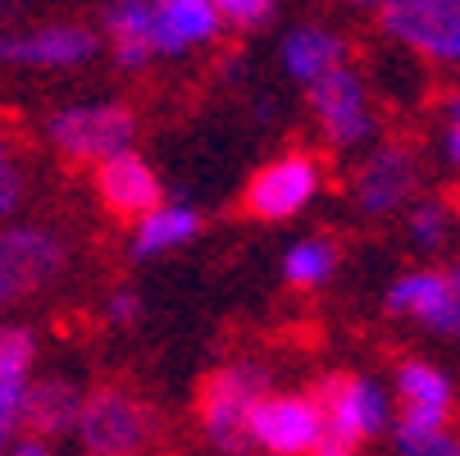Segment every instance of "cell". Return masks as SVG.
<instances>
[{
	"label": "cell",
	"mask_w": 460,
	"mask_h": 456,
	"mask_svg": "<svg viewBox=\"0 0 460 456\" xmlns=\"http://www.w3.org/2000/svg\"><path fill=\"white\" fill-rule=\"evenodd\" d=\"M265 398V374L251 365H224L196 383V420L219 452L242 456L251 447V407Z\"/></svg>",
	"instance_id": "1"
},
{
	"label": "cell",
	"mask_w": 460,
	"mask_h": 456,
	"mask_svg": "<svg viewBox=\"0 0 460 456\" xmlns=\"http://www.w3.org/2000/svg\"><path fill=\"white\" fill-rule=\"evenodd\" d=\"M155 411L128 388H101L78 411V434L92 456H137L155 443Z\"/></svg>",
	"instance_id": "2"
},
{
	"label": "cell",
	"mask_w": 460,
	"mask_h": 456,
	"mask_svg": "<svg viewBox=\"0 0 460 456\" xmlns=\"http://www.w3.org/2000/svg\"><path fill=\"white\" fill-rule=\"evenodd\" d=\"M137 133V114L123 105H74L50 119V142L74 165H101L119 151H128Z\"/></svg>",
	"instance_id": "3"
},
{
	"label": "cell",
	"mask_w": 460,
	"mask_h": 456,
	"mask_svg": "<svg viewBox=\"0 0 460 456\" xmlns=\"http://www.w3.org/2000/svg\"><path fill=\"white\" fill-rule=\"evenodd\" d=\"M69 265V246L46 228H0V306L32 297Z\"/></svg>",
	"instance_id": "4"
},
{
	"label": "cell",
	"mask_w": 460,
	"mask_h": 456,
	"mask_svg": "<svg viewBox=\"0 0 460 456\" xmlns=\"http://www.w3.org/2000/svg\"><path fill=\"white\" fill-rule=\"evenodd\" d=\"M378 23L420 55L460 64V0H383Z\"/></svg>",
	"instance_id": "5"
},
{
	"label": "cell",
	"mask_w": 460,
	"mask_h": 456,
	"mask_svg": "<svg viewBox=\"0 0 460 456\" xmlns=\"http://www.w3.org/2000/svg\"><path fill=\"white\" fill-rule=\"evenodd\" d=\"M314 407L323 416V429L333 434V443H347V447L374 438L383 429V420H387L383 393L360 374H328V379H319Z\"/></svg>",
	"instance_id": "6"
},
{
	"label": "cell",
	"mask_w": 460,
	"mask_h": 456,
	"mask_svg": "<svg viewBox=\"0 0 460 456\" xmlns=\"http://www.w3.org/2000/svg\"><path fill=\"white\" fill-rule=\"evenodd\" d=\"M314 187H319V165L301 151L265 165L242 192V215L251 219H288L296 215L310 197H314Z\"/></svg>",
	"instance_id": "7"
},
{
	"label": "cell",
	"mask_w": 460,
	"mask_h": 456,
	"mask_svg": "<svg viewBox=\"0 0 460 456\" xmlns=\"http://www.w3.org/2000/svg\"><path fill=\"white\" fill-rule=\"evenodd\" d=\"M323 438V416L314 398H260L251 407V443L279 456H305Z\"/></svg>",
	"instance_id": "8"
},
{
	"label": "cell",
	"mask_w": 460,
	"mask_h": 456,
	"mask_svg": "<svg viewBox=\"0 0 460 456\" xmlns=\"http://www.w3.org/2000/svg\"><path fill=\"white\" fill-rule=\"evenodd\" d=\"M310 105L314 119L323 123V133L333 138L338 147H351L369 133V105H365V87L351 69H328L323 78L310 83Z\"/></svg>",
	"instance_id": "9"
},
{
	"label": "cell",
	"mask_w": 460,
	"mask_h": 456,
	"mask_svg": "<svg viewBox=\"0 0 460 456\" xmlns=\"http://www.w3.org/2000/svg\"><path fill=\"white\" fill-rule=\"evenodd\" d=\"M96 192L114 219H146L151 210H160V183L155 174L133 156V151H119L110 160H101L96 169Z\"/></svg>",
	"instance_id": "10"
},
{
	"label": "cell",
	"mask_w": 460,
	"mask_h": 456,
	"mask_svg": "<svg viewBox=\"0 0 460 456\" xmlns=\"http://www.w3.org/2000/svg\"><path fill=\"white\" fill-rule=\"evenodd\" d=\"M411 192H415V156L406 147H383L356 174V197H360V210L365 215L397 210Z\"/></svg>",
	"instance_id": "11"
},
{
	"label": "cell",
	"mask_w": 460,
	"mask_h": 456,
	"mask_svg": "<svg viewBox=\"0 0 460 456\" xmlns=\"http://www.w3.org/2000/svg\"><path fill=\"white\" fill-rule=\"evenodd\" d=\"M387 306L402 315H420L438 334H460V292L451 274H411L387 292Z\"/></svg>",
	"instance_id": "12"
},
{
	"label": "cell",
	"mask_w": 460,
	"mask_h": 456,
	"mask_svg": "<svg viewBox=\"0 0 460 456\" xmlns=\"http://www.w3.org/2000/svg\"><path fill=\"white\" fill-rule=\"evenodd\" d=\"M105 32L114 41V55L123 69H142L155 50L160 32V0H110L105 10Z\"/></svg>",
	"instance_id": "13"
},
{
	"label": "cell",
	"mask_w": 460,
	"mask_h": 456,
	"mask_svg": "<svg viewBox=\"0 0 460 456\" xmlns=\"http://www.w3.org/2000/svg\"><path fill=\"white\" fill-rule=\"evenodd\" d=\"M87 55H96V32L87 28H41L28 37H0V59H10V64L59 69V64H83Z\"/></svg>",
	"instance_id": "14"
},
{
	"label": "cell",
	"mask_w": 460,
	"mask_h": 456,
	"mask_svg": "<svg viewBox=\"0 0 460 456\" xmlns=\"http://www.w3.org/2000/svg\"><path fill=\"white\" fill-rule=\"evenodd\" d=\"M78 411H83V398L74 393V383H64V379L28 383L23 398H19V425L32 438H55L64 429H74Z\"/></svg>",
	"instance_id": "15"
},
{
	"label": "cell",
	"mask_w": 460,
	"mask_h": 456,
	"mask_svg": "<svg viewBox=\"0 0 460 456\" xmlns=\"http://www.w3.org/2000/svg\"><path fill=\"white\" fill-rule=\"evenodd\" d=\"M215 32H219L215 0H160V32H155L160 55H182L191 41H210Z\"/></svg>",
	"instance_id": "16"
},
{
	"label": "cell",
	"mask_w": 460,
	"mask_h": 456,
	"mask_svg": "<svg viewBox=\"0 0 460 456\" xmlns=\"http://www.w3.org/2000/svg\"><path fill=\"white\" fill-rule=\"evenodd\" d=\"M283 55H288L292 78L314 83V78H323L328 69H338V64H342V41L333 32H323V28H301V32L288 37Z\"/></svg>",
	"instance_id": "17"
},
{
	"label": "cell",
	"mask_w": 460,
	"mask_h": 456,
	"mask_svg": "<svg viewBox=\"0 0 460 456\" xmlns=\"http://www.w3.org/2000/svg\"><path fill=\"white\" fill-rule=\"evenodd\" d=\"M196 228H201V219H196L191 210H151L146 219H142V228H137V242H133V251L137 255H155V251H164V246H178V242H187Z\"/></svg>",
	"instance_id": "18"
},
{
	"label": "cell",
	"mask_w": 460,
	"mask_h": 456,
	"mask_svg": "<svg viewBox=\"0 0 460 456\" xmlns=\"http://www.w3.org/2000/svg\"><path fill=\"white\" fill-rule=\"evenodd\" d=\"M397 388L406 407H451V383L424 361H406L397 370Z\"/></svg>",
	"instance_id": "19"
},
{
	"label": "cell",
	"mask_w": 460,
	"mask_h": 456,
	"mask_svg": "<svg viewBox=\"0 0 460 456\" xmlns=\"http://www.w3.org/2000/svg\"><path fill=\"white\" fill-rule=\"evenodd\" d=\"M333 265H338V251L333 246H328V242H305V246L288 251L283 274L296 288H314V283H323L328 274H333Z\"/></svg>",
	"instance_id": "20"
},
{
	"label": "cell",
	"mask_w": 460,
	"mask_h": 456,
	"mask_svg": "<svg viewBox=\"0 0 460 456\" xmlns=\"http://www.w3.org/2000/svg\"><path fill=\"white\" fill-rule=\"evenodd\" d=\"M28 365H32V338L23 329L0 324V379H23Z\"/></svg>",
	"instance_id": "21"
},
{
	"label": "cell",
	"mask_w": 460,
	"mask_h": 456,
	"mask_svg": "<svg viewBox=\"0 0 460 456\" xmlns=\"http://www.w3.org/2000/svg\"><path fill=\"white\" fill-rule=\"evenodd\" d=\"M447 224H451V215H447L442 201H420L411 210V233H415L420 246H438L447 237Z\"/></svg>",
	"instance_id": "22"
},
{
	"label": "cell",
	"mask_w": 460,
	"mask_h": 456,
	"mask_svg": "<svg viewBox=\"0 0 460 456\" xmlns=\"http://www.w3.org/2000/svg\"><path fill=\"white\" fill-rule=\"evenodd\" d=\"M219 19L237 23V28H260L274 14V0H215Z\"/></svg>",
	"instance_id": "23"
},
{
	"label": "cell",
	"mask_w": 460,
	"mask_h": 456,
	"mask_svg": "<svg viewBox=\"0 0 460 456\" xmlns=\"http://www.w3.org/2000/svg\"><path fill=\"white\" fill-rule=\"evenodd\" d=\"M23 201V169L14 165L10 147L0 142V215H10Z\"/></svg>",
	"instance_id": "24"
},
{
	"label": "cell",
	"mask_w": 460,
	"mask_h": 456,
	"mask_svg": "<svg viewBox=\"0 0 460 456\" xmlns=\"http://www.w3.org/2000/svg\"><path fill=\"white\" fill-rule=\"evenodd\" d=\"M406 456H460V438H456V434H447V429H438V434H429V438L411 443V447H406Z\"/></svg>",
	"instance_id": "25"
},
{
	"label": "cell",
	"mask_w": 460,
	"mask_h": 456,
	"mask_svg": "<svg viewBox=\"0 0 460 456\" xmlns=\"http://www.w3.org/2000/svg\"><path fill=\"white\" fill-rule=\"evenodd\" d=\"M19 398H23V383L19 379H0V429L19 425Z\"/></svg>",
	"instance_id": "26"
},
{
	"label": "cell",
	"mask_w": 460,
	"mask_h": 456,
	"mask_svg": "<svg viewBox=\"0 0 460 456\" xmlns=\"http://www.w3.org/2000/svg\"><path fill=\"white\" fill-rule=\"evenodd\" d=\"M137 315V297L133 292H119L114 297V319H133Z\"/></svg>",
	"instance_id": "27"
},
{
	"label": "cell",
	"mask_w": 460,
	"mask_h": 456,
	"mask_svg": "<svg viewBox=\"0 0 460 456\" xmlns=\"http://www.w3.org/2000/svg\"><path fill=\"white\" fill-rule=\"evenodd\" d=\"M314 456H351V447H347V443H319Z\"/></svg>",
	"instance_id": "28"
},
{
	"label": "cell",
	"mask_w": 460,
	"mask_h": 456,
	"mask_svg": "<svg viewBox=\"0 0 460 456\" xmlns=\"http://www.w3.org/2000/svg\"><path fill=\"white\" fill-rule=\"evenodd\" d=\"M451 156L460 160V110H456V123H451Z\"/></svg>",
	"instance_id": "29"
},
{
	"label": "cell",
	"mask_w": 460,
	"mask_h": 456,
	"mask_svg": "<svg viewBox=\"0 0 460 456\" xmlns=\"http://www.w3.org/2000/svg\"><path fill=\"white\" fill-rule=\"evenodd\" d=\"M14 456H46V447H41V443H19Z\"/></svg>",
	"instance_id": "30"
},
{
	"label": "cell",
	"mask_w": 460,
	"mask_h": 456,
	"mask_svg": "<svg viewBox=\"0 0 460 456\" xmlns=\"http://www.w3.org/2000/svg\"><path fill=\"white\" fill-rule=\"evenodd\" d=\"M19 5H23V0H0V19H10Z\"/></svg>",
	"instance_id": "31"
},
{
	"label": "cell",
	"mask_w": 460,
	"mask_h": 456,
	"mask_svg": "<svg viewBox=\"0 0 460 456\" xmlns=\"http://www.w3.org/2000/svg\"><path fill=\"white\" fill-rule=\"evenodd\" d=\"M451 283H456V292H460V265H456V274H451Z\"/></svg>",
	"instance_id": "32"
}]
</instances>
